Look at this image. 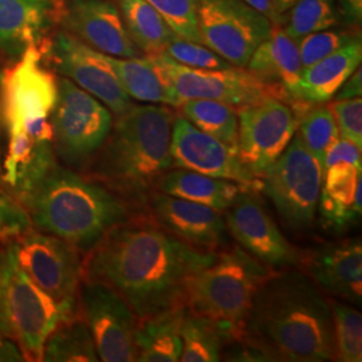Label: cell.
Here are the masks:
<instances>
[{
    "label": "cell",
    "instance_id": "obj_1",
    "mask_svg": "<svg viewBox=\"0 0 362 362\" xmlns=\"http://www.w3.org/2000/svg\"><path fill=\"white\" fill-rule=\"evenodd\" d=\"M215 257L216 252L177 239L141 209L107 231L86 254L82 279L112 287L140 321L184 305L188 281Z\"/></svg>",
    "mask_w": 362,
    "mask_h": 362
},
{
    "label": "cell",
    "instance_id": "obj_2",
    "mask_svg": "<svg viewBox=\"0 0 362 362\" xmlns=\"http://www.w3.org/2000/svg\"><path fill=\"white\" fill-rule=\"evenodd\" d=\"M262 361H334L329 297L299 269L272 272L255 294L239 339Z\"/></svg>",
    "mask_w": 362,
    "mask_h": 362
},
{
    "label": "cell",
    "instance_id": "obj_3",
    "mask_svg": "<svg viewBox=\"0 0 362 362\" xmlns=\"http://www.w3.org/2000/svg\"><path fill=\"white\" fill-rule=\"evenodd\" d=\"M175 113L167 105H133L116 124L82 173L125 200L134 211L146 207L158 179L170 168Z\"/></svg>",
    "mask_w": 362,
    "mask_h": 362
},
{
    "label": "cell",
    "instance_id": "obj_4",
    "mask_svg": "<svg viewBox=\"0 0 362 362\" xmlns=\"http://www.w3.org/2000/svg\"><path fill=\"white\" fill-rule=\"evenodd\" d=\"M18 202L35 230L57 236L83 254L137 212L103 184L58 164Z\"/></svg>",
    "mask_w": 362,
    "mask_h": 362
},
{
    "label": "cell",
    "instance_id": "obj_5",
    "mask_svg": "<svg viewBox=\"0 0 362 362\" xmlns=\"http://www.w3.org/2000/svg\"><path fill=\"white\" fill-rule=\"evenodd\" d=\"M272 270L242 247L230 243L188 281L184 305L228 326L239 339L255 294Z\"/></svg>",
    "mask_w": 362,
    "mask_h": 362
},
{
    "label": "cell",
    "instance_id": "obj_6",
    "mask_svg": "<svg viewBox=\"0 0 362 362\" xmlns=\"http://www.w3.org/2000/svg\"><path fill=\"white\" fill-rule=\"evenodd\" d=\"M65 315L18 264L10 243L0 248V334L26 361H42L43 346Z\"/></svg>",
    "mask_w": 362,
    "mask_h": 362
},
{
    "label": "cell",
    "instance_id": "obj_7",
    "mask_svg": "<svg viewBox=\"0 0 362 362\" xmlns=\"http://www.w3.org/2000/svg\"><path fill=\"white\" fill-rule=\"evenodd\" d=\"M42 43L27 47L0 77V107L7 134L22 133L52 144V117L58 103V81L43 64Z\"/></svg>",
    "mask_w": 362,
    "mask_h": 362
},
{
    "label": "cell",
    "instance_id": "obj_8",
    "mask_svg": "<svg viewBox=\"0 0 362 362\" xmlns=\"http://www.w3.org/2000/svg\"><path fill=\"white\" fill-rule=\"evenodd\" d=\"M322 176L321 164L296 132L284 153L262 176V191L272 200L288 231L305 233L313 230Z\"/></svg>",
    "mask_w": 362,
    "mask_h": 362
},
{
    "label": "cell",
    "instance_id": "obj_9",
    "mask_svg": "<svg viewBox=\"0 0 362 362\" xmlns=\"http://www.w3.org/2000/svg\"><path fill=\"white\" fill-rule=\"evenodd\" d=\"M52 124L55 156L67 168L82 173L106 141L113 118L101 101L61 78Z\"/></svg>",
    "mask_w": 362,
    "mask_h": 362
},
{
    "label": "cell",
    "instance_id": "obj_10",
    "mask_svg": "<svg viewBox=\"0 0 362 362\" xmlns=\"http://www.w3.org/2000/svg\"><path fill=\"white\" fill-rule=\"evenodd\" d=\"M148 57L168 81L180 104L184 100H214L242 109L269 98H278L297 107L282 86L266 82L250 70L239 67L192 69L177 64L164 52Z\"/></svg>",
    "mask_w": 362,
    "mask_h": 362
},
{
    "label": "cell",
    "instance_id": "obj_11",
    "mask_svg": "<svg viewBox=\"0 0 362 362\" xmlns=\"http://www.w3.org/2000/svg\"><path fill=\"white\" fill-rule=\"evenodd\" d=\"M8 243L22 270L57 302L65 318L76 315L83 263L77 248L33 228Z\"/></svg>",
    "mask_w": 362,
    "mask_h": 362
},
{
    "label": "cell",
    "instance_id": "obj_12",
    "mask_svg": "<svg viewBox=\"0 0 362 362\" xmlns=\"http://www.w3.org/2000/svg\"><path fill=\"white\" fill-rule=\"evenodd\" d=\"M197 23L203 45L230 65L245 69L272 23L243 0H197Z\"/></svg>",
    "mask_w": 362,
    "mask_h": 362
},
{
    "label": "cell",
    "instance_id": "obj_13",
    "mask_svg": "<svg viewBox=\"0 0 362 362\" xmlns=\"http://www.w3.org/2000/svg\"><path fill=\"white\" fill-rule=\"evenodd\" d=\"M78 309L90 329L100 361H136L139 318L124 298L103 282L82 279Z\"/></svg>",
    "mask_w": 362,
    "mask_h": 362
},
{
    "label": "cell",
    "instance_id": "obj_14",
    "mask_svg": "<svg viewBox=\"0 0 362 362\" xmlns=\"http://www.w3.org/2000/svg\"><path fill=\"white\" fill-rule=\"evenodd\" d=\"M238 118L236 153L242 164L262 180L294 137L300 115L285 101L269 98L238 109Z\"/></svg>",
    "mask_w": 362,
    "mask_h": 362
},
{
    "label": "cell",
    "instance_id": "obj_15",
    "mask_svg": "<svg viewBox=\"0 0 362 362\" xmlns=\"http://www.w3.org/2000/svg\"><path fill=\"white\" fill-rule=\"evenodd\" d=\"M258 191L245 189L223 212L230 236L272 272L298 269L302 251L281 233Z\"/></svg>",
    "mask_w": 362,
    "mask_h": 362
},
{
    "label": "cell",
    "instance_id": "obj_16",
    "mask_svg": "<svg viewBox=\"0 0 362 362\" xmlns=\"http://www.w3.org/2000/svg\"><path fill=\"white\" fill-rule=\"evenodd\" d=\"M45 54L64 77L88 91L116 116L133 106L103 52H97L70 33H58L45 45Z\"/></svg>",
    "mask_w": 362,
    "mask_h": 362
},
{
    "label": "cell",
    "instance_id": "obj_17",
    "mask_svg": "<svg viewBox=\"0 0 362 362\" xmlns=\"http://www.w3.org/2000/svg\"><path fill=\"white\" fill-rule=\"evenodd\" d=\"M169 152L173 167L235 181L248 189L262 191V180L242 164L235 148L196 128L185 117H175Z\"/></svg>",
    "mask_w": 362,
    "mask_h": 362
},
{
    "label": "cell",
    "instance_id": "obj_18",
    "mask_svg": "<svg viewBox=\"0 0 362 362\" xmlns=\"http://www.w3.org/2000/svg\"><path fill=\"white\" fill-rule=\"evenodd\" d=\"M145 209L168 233L197 250L218 252L230 245L224 216L214 208L155 191Z\"/></svg>",
    "mask_w": 362,
    "mask_h": 362
},
{
    "label": "cell",
    "instance_id": "obj_19",
    "mask_svg": "<svg viewBox=\"0 0 362 362\" xmlns=\"http://www.w3.org/2000/svg\"><path fill=\"white\" fill-rule=\"evenodd\" d=\"M300 272L309 275L325 296L361 305L362 246L360 239L324 243L302 251Z\"/></svg>",
    "mask_w": 362,
    "mask_h": 362
},
{
    "label": "cell",
    "instance_id": "obj_20",
    "mask_svg": "<svg viewBox=\"0 0 362 362\" xmlns=\"http://www.w3.org/2000/svg\"><path fill=\"white\" fill-rule=\"evenodd\" d=\"M62 22L70 34L97 52L117 58L140 57L121 13L107 0H69Z\"/></svg>",
    "mask_w": 362,
    "mask_h": 362
},
{
    "label": "cell",
    "instance_id": "obj_21",
    "mask_svg": "<svg viewBox=\"0 0 362 362\" xmlns=\"http://www.w3.org/2000/svg\"><path fill=\"white\" fill-rule=\"evenodd\" d=\"M57 11L54 0H0V52L18 59L42 43Z\"/></svg>",
    "mask_w": 362,
    "mask_h": 362
},
{
    "label": "cell",
    "instance_id": "obj_22",
    "mask_svg": "<svg viewBox=\"0 0 362 362\" xmlns=\"http://www.w3.org/2000/svg\"><path fill=\"white\" fill-rule=\"evenodd\" d=\"M247 70L266 82L282 86L298 106H311L294 100L303 67L298 42L286 33L282 25H272L269 38L263 40L251 55Z\"/></svg>",
    "mask_w": 362,
    "mask_h": 362
},
{
    "label": "cell",
    "instance_id": "obj_23",
    "mask_svg": "<svg viewBox=\"0 0 362 362\" xmlns=\"http://www.w3.org/2000/svg\"><path fill=\"white\" fill-rule=\"evenodd\" d=\"M362 59L361 39L302 70L294 100L308 105H321L336 95L342 83L360 67Z\"/></svg>",
    "mask_w": 362,
    "mask_h": 362
},
{
    "label": "cell",
    "instance_id": "obj_24",
    "mask_svg": "<svg viewBox=\"0 0 362 362\" xmlns=\"http://www.w3.org/2000/svg\"><path fill=\"white\" fill-rule=\"evenodd\" d=\"M245 189L248 188L239 182L179 167L167 170L156 184V191L158 192L214 208L221 214Z\"/></svg>",
    "mask_w": 362,
    "mask_h": 362
},
{
    "label": "cell",
    "instance_id": "obj_25",
    "mask_svg": "<svg viewBox=\"0 0 362 362\" xmlns=\"http://www.w3.org/2000/svg\"><path fill=\"white\" fill-rule=\"evenodd\" d=\"M105 57L121 86L132 98L141 103L167 105L172 107L180 105V100L176 97L168 81L151 57L117 58L106 54Z\"/></svg>",
    "mask_w": 362,
    "mask_h": 362
},
{
    "label": "cell",
    "instance_id": "obj_26",
    "mask_svg": "<svg viewBox=\"0 0 362 362\" xmlns=\"http://www.w3.org/2000/svg\"><path fill=\"white\" fill-rule=\"evenodd\" d=\"M185 310L187 308L181 305L139 321L136 333V361H180L181 325Z\"/></svg>",
    "mask_w": 362,
    "mask_h": 362
},
{
    "label": "cell",
    "instance_id": "obj_27",
    "mask_svg": "<svg viewBox=\"0 0 362 362\" xmlns=\"http://www.w3.org/2000/svg\"><path fill=\"white\" fill-rule=\"evenodd\" d=\"M181 339L180 361L216 362L221 360L226 348L236 341V334L228 326L187 309Z\"/></svg>",
    "mask_w": 362,
    "mask_h": 362
},
{
    "label": "cell",
    "instance_id": "obj_28",
    "mask_svg": "<svg viewBox=\"0 0 362 362\" xmlns=\"http://www.w3.org/2000/svg\"><path fill=\"white\" fill-rule=\"evenodd\" d=\"M42 361H100L90 329L79 311L62 320L52 330L43 346Z\"/></svg>",
    "mask_w": 362,
    "mask_h": 362
},
{
    "label": "cell",
    "instance_id": "obj_29",
    "mask_svg": "<svg viewBox=\"0 0 362 362\" xmlns=\"http://www.w3.org/2000/svg\"><path fill=\"white\" fill-rule=\"evenodd\" d=\"M119 8L130 38L140 52L146 55L164 52L175 34L146 0H119Z\"/></svg>",
    "mask_w": 362,
    "mask_h": 362
},
{
    "label": "cell",
    "instance_id": "obj_30",
    "mask_svg": "<svg viewBox=\"0 0 362 362\" xmlns=\"http://www.w3.org/2000/svg\"><path fill=\"white\" fill-rule=\"evenodd\" d=\"M177 109L196 128L236 149L238 109L214 100H184Z\"/></svg>",
    "mask_w": 362,
    "mask_h": 362
},
{
    "label": "cell",
    "instance_id": "obj_31",
    "mask_svg": "<svg viewBox=\"0 0 362 362\" xmlns=\"http://www.w3.org/2000/svg\"><path fill=\"white\" fill-rule=\"evenodd\" d=\"M333 318L334 361H362V315L354 305L329 297Z\"/></svg>",
    "mask_w": 362,
    "mask_h": 362
},
{
    "label": "cell",
    "instance_id": "obj_32",
    "mask_svg": "<svg viewBox=\"0 0 362 362\" xmlns=\"http://www.w3.org/2000/svg\"><path fill=\"white\" fill-rule=\"evenodd\" d=\"M339 19L336 0H297L291 6L285 31L298 39L336 26Z\"/></svg>",
    "mask_w": 362,
    "mask_h": 362
},
{
    "label": "cell",
    "instance_id": "obj_33",
    "mask_svg": "<svg viewBox=\"0 0 362 362\" xmlns=\"http://www.w3.org/2000/svg\"><path fill=\"white\" fill-rule=\"evenodd\" d=\"M297 132L322 168L326 149L339 137L336 118L329 106L313 105L299 118Z\"/></svg>",
    "mask_w": 362,
    "mask_h": 362
},
{
    "label": "cell",
    "instance_id": "obj_34",
    "mask_svg": "<svg viewBox=\"0 0 362 362\" xmlns=\"http://www.w3.org/2000/svg\"><path fill=\"white\" fill-rule=\"evenodd\" d=\"M179 38L202 43L197 23V0H146Z\"/></svg>",
    "mask_w": 362,
    "mask_h": 362
},
{
    "label": "cell",
    "instance_id": "obj_35",
    "mask_svg": "<svg viewBox=\"0 0 362 362\" xmlns=\"http://www.w3.org/2000/svg\"><path fill=\"white\" fill-rule=\"evenodd\" d=\"M163 52L167 54L169 58H172L177 64L192 69L218 70L233 67L216 52L208 49L207 46L179 38L176 35H173L169 40Z\"/></svg>",
    "mask_w": 362,
    "mask_h": 362
},
{
    "label": "cell",
    "instance_id": "obj_36",
    "mask_svg": "<svg viewBox=\"0 0 362 362\" xmlns=\"http://www.w3.org/2000/svg\"><path fill=\"white\" fill-rule=\"evenodd\" d=\"M360 38V35H351L346 31H336V30H322L317 33H311L298 39V47L300 55L302 67H310L317 64L329 54L336 52L338 49L346 46L350 42Z\"/></svg>",
    "mask_w": 362,
    "mask_h": 362
},
{
    "label": "cell",
    "instance_id": "obj_37",
    "mask_svg": "<svg viewBox=\"0 0 362 362\" xmlns=\"http://www.w3.org/2000/svg\"><path fill=\"white\" fill-rule=\"evenodd\" d=\"M360 177L361 169L356 168L351 164L339 163L326 169L322 177L324 187H321V189L332 199H334L337 203L346 207H353V199Z\"/></svg>",
    "mask_w": 362,
    "mask_h": 362
},
{
    "label": "cell",
    "instance_id": "obj_38",
    "mask_svg": "<svg viewBox=\"0 0 362 362\" xmlns=\"http://www.w3.org/2000/svg\"><path fill=\"white\" fill-rule=\"evenodd\" d=\"M336 118L339 137L362 146V100L361 97L350 100H336L329 105Z\"/></svg>",
    "mask_w": 362,
    "mask_h": 362
},
{
    "label": "cell",
    "instance_id": "obj_39",
    "mask_svg": "<svg viewBox=\"0 0 362 362\" xmlns=\"http://www.w3.org/2000/svg\"><path fill=\"white\" fill-rule=\"evenodd\" d=\"M31 220L19 202L0 189V240L8 243L31 228Z\"/></svg>",
    "mask_w": 362,
    "mask_h": 362
},
{
    "label": "cell",
    "instance_id": "obj_40",
    "mask_svg": "<svg viewBox=\"0 0 362 362\" xmlns=\"http://www.w3.org/2000/svg\"><path fill=\"white\" fill-rule=\"evenodd\" d=\"M320 220L324 230H332L334 233H344L350 226L356 224L357 220L361 219V215L357 214L353 207H346L337 203L329 194L321 189L318 207Z\"/></svg>",
    "mask_w": 362,
    "mask_h": 362
},
{
    "label": "cell",
    "instance_id": "obj_41",
    "mask_svg": "<svg viewBox=\"0 0 362 362\" xmlns=\"http://www.w3.org/2000/svg\"><path fill=\"white\" fill-rule=\"evenodd\" d=\"M361 146L356 145L348 139L338 137L336 141L332 144L325 152L322 173L325 175L326 169L330 168L332 165L339 164V163L351 164L356 168L361 169Z\"/></svg>",
    "mask_w": 362,
    "mask_h": 362
},
{
    "label": "cell",
    "instance_id": "obj_42",
    "mask_svg": "<svg viewBox=\"0 0 362 362\" xmlns=\"http://www.w3.org/2000/svg\"><path fill=\"white\" fill-rule=\"evenodd\" d=\"M362 77L361 67H357V70L350 76L342 86L336 93V100H350L361 97Z\"/></svg>",
    "mask_w": 362,
    "mask_h": 362
},
{
    "label": "cell",
    "instance_id": "obj_43",
    "mask_svg": "<svg viewBox=\"0 0 362 362\" xmlns=\"http://www.w3.org/2000/svg\"><path fill=\"white\" fill-rule=\"evenodd\" d=\"M339 13L346 25L357 26L361 23L362 0H338Z\"/></svg>",
    "mask_w": 362,
    "mask_h": 362
},
{
    "label": "cell",
    "instance_id": "obj_44",
    "mask_svg": "<svg viewBox=\"0 0 362 362\" xmlns=\"http://www.w3.org/2000/svg\"><path fill=\"white\" fill-rule=\"evenodd\" d=\"M250 7L264 15L272 25H284L286 22L284 15L278 13L272 4V0H243Z\"/></svg>",
    "mask_w": 362,
    "mask_h": 362
},
{
    "label": "cell",
    "instance_id": "obj_45",
    "mask_svg": "<svg viewBox=\"0 0 362 362\" xmlns=\"http://www.w3.org/2000/svg\"><path fill=\"white\" fill-rule=\"evenodd\" d=\"M26 361L22 351L11 341L0 334V362Z\"/></svg>",
    "mask_w": 362,
    "mask_h": 362
},
{
    "label": "cell",
    "instance_id": "obj_46",
    "mask_svg": "<svg viewBox=\"0 0 362 362\" xmlns=\"http://www.w3.org/2000/svg\"><path fill=\"white\" fill-rule=\"evenodd\" d=\"M296 1H297V0H272V4H274V7H275V10H276L278 13H281V15H284L287 10L291 8V6H293Z\"/></svg>",
    "mask_w": 362,
    "mask_h": 362
},
{
    "label": "cell",
    "instance_id": "obj_47",
    "mask_svg": "<svg viewBox=\"0 0 362 362\" xmlns=\"http://www.w3.org/2000/svg\"><path fill=\"white\" fill-rule=\"evenodd\" d=\"M54 1H55V3H57V4H58V1H59V0H54Z\"/></svg>",
    "mask_w": 362,
    "mask_h": 362
}]
</instances>
